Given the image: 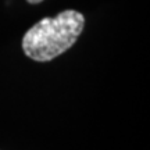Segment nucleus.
<instances>
[{"instance_id": "obj_2", "label": "nucleus", "mask_w": 150, "mask_h": 150, "mask_svg": "<svg viewBox=\"0 0 150 150\" xmlns=\"http://www.w3.org/2000/svg\"><path fill=\"white\" fill-rule=\"evenodd\" d=\"M29 4H38V3H40V1H43V0H27Z\"/></svg>"}, {"instance_id": "obj_1", "label": "nucleus", "mask_w": 150, "mask_h": 150, "mask_svg": "<svg viewBox=\"0 0 150 150\" xmlns=\"http://www.w3.org/2000/svg\"><path fill=\"white\" fill-rule=\"evenodd\" d=\"M85 27V17L75 10H64L35 24L24 38L22 50L35 61H50L67 52Z\"/></svg>"}]
</instances>
